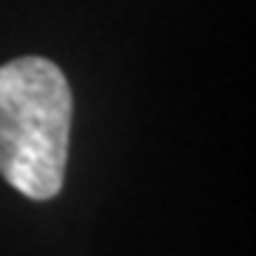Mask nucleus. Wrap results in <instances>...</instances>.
Returning <instances> with one entry per match:
<instances>
[{
  "mask_svg": "<svg viewBox=\"0 0 256 256\" xmlns=\"http://www.w3.org/2000/svg\"><path fill=\"white\" fill-rule=\"evenodd\" d=\"M72 106L68 80L52 60L0 66V174L28 200L46 202L63 188Z\"/></svg>",
  "mask_w": 256,
  "mask_h": 256,
  "instance_id": "f257e3e1",
  "label": "nucleus"
}]
</instances>
